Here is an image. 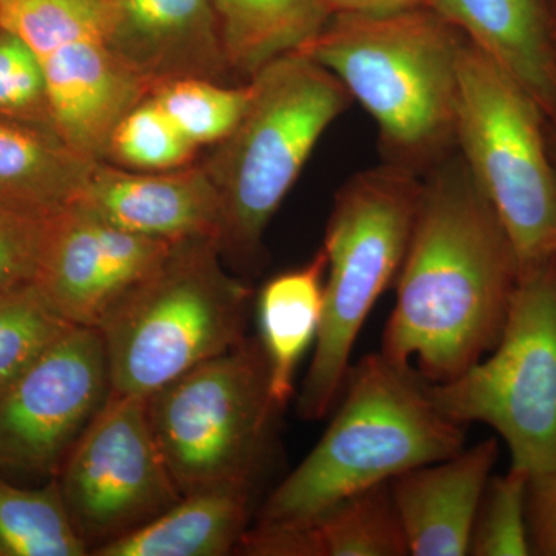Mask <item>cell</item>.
<instances>
[{
  "mask_svg": "<svg viewBox=\"0 0 556 556\" xmlns=\"http://www.w3.org/2000/svg\"><path fill=\"white\" fill-rule=\"evenodd\" d=\"M172 244L126 232L72 206L53 219L36 281L70 324L100 329L159 268Z\"/></svg>",
  "mask_w": 556,
  "mask_h": 556,
  "instance_id": "4fadbf2b",
  "label": "cell"
},
{
  "mask_svg": "<svg viewBox=\"0 0 556 556\" xmlns=\"http://www.w3.org/2000/svg\"><path fill=\"white\" fill-rule=\"evenodd\" d=\"M153 437L182 496L254 486L280 409L258 339L190 369L146 397Z\"/></svg>",
  "mask_w": 556,
  "mask_h": 556,
  "instance_id": "ba28073f",
  "label": "cell"
},
{
  "mask_svg": "<svg viewBox=\"0 0 556 556\" xmlns=\"http://www.w3.org/2000/svg\"><path fill=\"white\" fill-rule=\"evenodd\" d=\"M105 38L152 90L177 79L240 83L212 0H110Z\"/></svg>",
  "mask_w": 556,
  "mask_h": 556,
  "instance_id": "5bb4252c",
  "label": "cell"
},
{
  "mask_svg": "<svg viewBox=\"0 0 556 556\" xmlns=\"http://www.w3.org/2000/svg\"><path fill=\"white\" fill-rule=\"evenodd\" d=\"M457 78L456 150L503 223L519 266L556 258V166L543 110L468 38Z\"/></svg>",
  "mask_w": 556,
  "mask_h": 556,
  "instance_id": "52a82bcc",
  "label": "cell"
},
{
  "mask_svg": "<svg viewBox=\"0 0 556 556\" xmlns=\"http://www.w3.org/2000/svg\"><path fill=\"white\" fill-rule=\"evenodd\" d=\"M249 80L247 113L201 163L222 203L223 255L241 265L260 257L270 219L317 142L353 101L334 75L299 51Z\"/></svg>",
  "mask_w": 556,
  "mask_h": 556,
  "instance_id": "277c9868",
  "label": "cell"
},
{
  "mask_svg": "<svg viewBox=\"0 0 556 556\" xmlns=\"http://www.w3.org/2000/svg\"><path fill=\"white\" fill-rule=\"evenodd\" d=\"M327 255L324 249L300 268L270 278L260 291V343L268 358L270 396L278 409L294 394L295 371L316 343L324 314Z\"/></svg>",
  "mask_w": 556,
  "mask_h": 556,
  "instance_id": "44dd1931",
  "label": "cell"
},
{
  "mask_svg": "<svg viewBox=\"0 0 556 556\" xmlns=\"http://www.w3.org/2000/svg\"><path fill=\"white\" fill-rule=\"evenodd\" d=\"M56 479L25 489L0 478V556H84Z\"/></svg>",
  "mask_w": 556,
  "mask_h": 556,
  "instance_id": "603a6c76",
  "label": "cell"
},
{
  "mask_svg": "<svg viewBox=\"0 0 556 556\" xmlns=\"http://www.w3.org/2000/svg\"><path fill=\"white\" fill-rule=\"evenodd\" d=\"M519 274L503 223L453 150L422 177L380 353L428 383L459 378L495 348Z\"/></svg>",
  "mask_w": 556,
  "mask_h": 556,
  "instance_id": "6da1fadb",
  "label": "cell"
},
{
  "mask_svg": "<svg viewBox=\"0 0 556 556\" xmlns=\"http://www.w3.org/2000/svg\"><path fill=\"white\" fill-rule=\"evenodd\" d=\"M110 0H0V25L35 51L54 129L72 148L104 161L121 118L150 86L108 43Z\"/></svg>",
  "mask_w": 556,
  "mask_h": 556,
  "instance_id": "30bf717a",
  "label": "cell"
},
{
  "mask_svg": "<svg viewBox=\"0 0 556 556\" xmlns=\"http://www.w3.org/2000/svg\"><path fill=\"white\" fill-rule=\"evenodd\" d=\"M456 422L484 424L506 442L511 466L556 468V258L521 269L495 348L459 378L428 383Z\"/></svg>",
  "mask_w": 556,
  "mask_h": 556,
  "instance_id": "9c48e42d",
  "label": "cell"
},
{
  "mask_svg": "<svg viewBox=\"0 0 556 556\" xmlns=\"http://www.w3.org/2000/svg\"><path fill=\"white\" fill-rule=\"evenodd\" d=\"M73 206L126 232L169 243L200 237L219 241L222 233V203L201 163L138 172L100 161Z\"/></svg>",
  "mask_w": 556,
  "mask_h": 556,
  "instance_id": "9a60e30c",
  "label": "cell"
},
{
  "mask_svg": "<svg viewBox=\"0 0 556 556\" xmlns=\"http://www.w3.org/2000/svg\"><path fill=\"white\" fill-rule=\"evenodd\" d=\"M233 75L248 83L285 54L300 51L327 25L324 0H212Z\"/></svg>",
  "mask_w": 556,
  "mask_h": 556,
  "instance_id": "7402d4cb",
  "label": "cell"
},
{
  "mask_svg": "<svg viewBox=\"0 0 556 556\" xmlns=\"http://www.w3.org/2000/svg\"><path fill=\"white\" fill-rule=\"evenodd\" d=\"M497 456L500 442L490 438L391 479V497L408 555H468L479 504Z\"/></svg>",
  "mask_w": 556,
  "mask_h": 556,
  "instance_id": "2e32d148",
  "label": "cell"
},
{
  "mask_svg": "<svg viewBox=\"0 0 556 556\" xmlns=\"http://www.w3.org/2000/svg\"><path fill=\"white\" fill-rule=\"evenodd\" d=\"M546 130L548 139V148H551L552 159L556 166V121L546 119Z\"/></svg>",
  "mask_w": 556,
  "mask_h": 556,
  "instance_id": "1f68e13d",
  "label": "cell"
},
{
  "mask_svg": "<svg viewBox=\"0 0 556 556\" xmlns=\"http://www.w3.org/2000/svg\"><path fill=\"white\" fill-rule=\"evenodd\" d=\"M467 36L433 7L334 14L299 53L327 68L379 127L388 163L426 175L456 149Z\"/></svg>",
  "mask_w": 556,
  "mask_h": 556,
  "instance_id": "7a4b0ae2",
  "label": "cell"
},
{
  "mask_svg": "<svg viewBox=\"0 0 556 556\" xmlns=\"http://www.w3.org/2000/svg\"><path fill=\"white\" fill-rule=\"evenodd\" d=\"M54 218L0 204V298L38 280Z\"/></svg>",
  "mask_w": 556,
  "mask_h": 556,
  "instance_id": "f1b7e54d",
  "label": "cell"
},
{
  "mask_svg": "<svg viewBox=\"0 0 556 556\" xmlns=\"http://www.w3.org/2000/svg\"><path fill=\"white\" fill-rule=\"evenodd\" d=\"M110 394L100 329H68L0 394V471L56 477Z\"/></svg>",
  "mask_w": 556,
  "mask_h": 556,
  "instance_id": "7c38bea8",
  "label": "cell"
},
{
  "mask_svg": "<svg viewBox=\"0 0 556 556\" xmlns=\"http://www.w3.org/2000/svg\"><path fill=\"white\" fill-rule=\"evenodd\" d=\"M529 478L526 470L515 466L506 473L492 475L479 504L468 555H532L527 530Z\"/></svg>",
  "mask_w": 556,
  "mask_h": 556,
  "instance_id": "4316f807",
  "label": "cell"
},
{
  "mask_svg": "<svg viewBox=\"0 0 556 556\" xmlns=\"http://www.w3.org/2000/svg\"><path fill=\"white\" fill-rule=\"evenodd\" d=\"M548 2H551L552 13H554V20L556 24V0H548Z\"/></svg>",
  "mask_w": 556,
  "mask_h": 556,
  "instance_id": "d6a6232c",
  "label": "cell"
},
{
  "mask_svg": "<svg viewBox=\"0 0 556 556\" xmlns=\"http://www.w3.org/2000/svg\"><path fill=\"white\" fill-rule=\"evenodd\" d=\"M73 327L38 281L0 298V394Z\"/></svg>",
  "mask_w": 556,
  "mask_h": 556,
  "instance_id": "d4e9b609",
  "label": "cell"
},
{
  "mask_svg": "<svg viewBox=\"0 0 556 556\" xmlns=\"http://www.w3.org/2000/svg\"><path fill=\"white\" fill-rule=\"evenodd\" d=\"M526 504L530 554L556 556V468L529 478Z\"/></svg>",
  "mask_w": 556,
  "mask_h": 556,
  "instance_id": "f546056e",
  "label": "cell"
},
{
  "mask_svg": "<svg viewBox=\"0 0 556 556\" xmlns=\"http://www.w3.org/2000/svg\"><path fill=\"white\" fill-rule=\"evenodd\" d=\"M331 16L334 14L394 13L431 7L433 0H324Z\"/></svg>",
  "mask_w": 556,
  "mask_h": 556,
  "instance_id": "4dcf8cb0",
  "label": "cell"
},
{
  "mask_svg": "<svg viewBox=\"0 0 556 556\" xmlns=\"http://www.w3.org/2000/svg\"><path fill=\"white\" fill-rule=\"evenodd\" d=\"M237 554L249 556H404L390 482L343 497L295 521L249 527Z\"/></svg>",
  "mask_w": 556,
  "mask_h": 556,
  "instance_id": "e0dca14e",
  "label": "cell"
},
{
  "mask_svg": "<svg viewBox=\"0 0 556 556\" xmlns=\"http://www.w3.org/2000/svg\"><path fill=\"white\" fill-rule=\"evenodd\" d=\"M98 163L53 127L0 119V204L33 217H58L83 195Z\"/></svg>",
  "mask_w": 556,
  "mask_h": 556,
  "instance_id": "d6986e66",
  "label": "cell"
},
{
  "mask_svg": "<svg viewBox=\"0 0 556 556\" xmlns=\"http://www.w3.org/2000/svg\"><path fill=\"white\" fill-rule=\"evenodd\" d=\"M252 485L188 493L134 532L91 551L94 556H226L249 529Z\"/></svg>",
  "mask_w": 556,
  "mask_h": 556,
  "instance_id": "ffe728a7",
  "label": "cell"
},
{
  "mask_svg": "<svg viewBox=\"0 0 556 556\" xmlns=\"http://www.w3.org/2000/svg\"><path fill=\"white\" fill-rule=\"evenodd\" d=\"M0 119L53 127L46 76L35 51L0 25Z\"/></svg>",
  "mask_w": 556,
  "mask_h": 556,
  "instance_id": "83f0119b",
  "label": "cell"
},
{
  "mask_svg": "<svg viewBox=\"0 0 556 556\" xmlns=\"http://www.w3.org/2000/svg\"><path fill=\"white\" fill-rule=\"evenodd\" d=\"M199 152L163 109L148 97L116 124L104 161L123 169L167 172L192 166Z\"/></svg>",
  "mask_w": 556,
  "mask_h": 556,
  "instance_id": "484cf974",
  "label": "cell"
},
{
  "mask_svg": "<svg viewBox=\"0 0 556 556\" xmlns=\"http://www.w3.org/2000/svg\"><path fill=\"white\" fill-rule=\"evenodd\" d=\"M218 239L177 241L101 325L112 393L148 397L247 339L251 289Z\"/></svg>",
  "mask_w": 556,
  "mask_h": 556,
  "instance_id": "5b68a950",
  "label": "cell"
},
{
  "mask_svg": "<svg viewBox=\"0 0 556 556\" xmlns=\"http://www.w3.org/2000/svg\"><path fill=\"white\" fill-rule=\"evenodd\" d=\"M54 479L89 555L182 497L153 437L146 397L130 394H110Z\"/></svg>",
  "mask_w": 556,
  "mask_h": 556,
  "instance_id": "8fae6325",
  "label": "cell"
},
{
  "mask_svg": "<svg viewBox=\"0 0 556 556\" xmlns=\"http://www.w3.org/2000/svg\"><path fill=\"white\" fill-rule=\"evenodd\" d=\"M181 134L200 150L214 148L239 126L251 104V80L223 84L177 79L160 84L149 94Z\"/></svg>",
  "mask_w": 556,
  "mask_h": 556,
  "instance_id": "cb8c5ba5",
  "label": "cell"
},
{
  "mask_svg": "<svg viewBox=\"0 0 556 556\" xmlns=\"http://www.w3.org/2000/svg\"><path fill=\"white\" fill-rule=\"evenodd\" d=\"M422 195V175L380 164L348 179L325 230L324 314L298 397L302 419L318 420L342 394L354 343L404 263Z\"/></svg>",
  "mask_w": 556,
  "mask_h": 556,
  "instance_id": "8992f818",
  "label": "cell"
},
{
  "mask_svg": "<svg viewBox=\"0 0 556 556\" xmlns=\"http://www.w3.org/2000/svg\"><path fill=\"white\" fill-rule=\"evenodd\" d=\"M442 16L521 83L556 121V24L548 0H433Z\"/></svg>",
  "mask_w": 556,
  "mask_h": 556,
  "instance_id": "ac0fdd59",
  "label": "cell"
},
{
  "mask_svg": "<svg viewBox=\"0 0 556 556\" xmlns=\"http://www.w3.org/2000/svg\"><path fill=\"white\" fill-rule=\"evenodd\" d=\"M343 390L324 437L270 493L257 525L309 517L466 444V426L439 409L426 380L380 351L350 368Z\"/></svg>",
  "mask_w": 556,
  "mask_h": 556,
  "instance_id": "3957f363",
  "label": "cell"
}]
</instances>
